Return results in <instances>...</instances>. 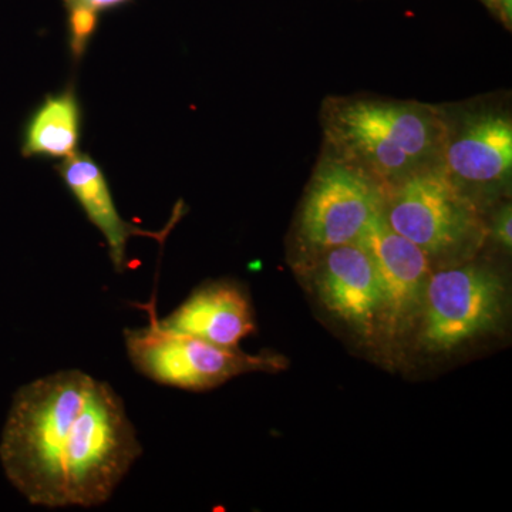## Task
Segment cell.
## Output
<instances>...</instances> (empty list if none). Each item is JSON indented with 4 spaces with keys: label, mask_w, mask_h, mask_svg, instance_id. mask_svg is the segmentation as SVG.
Wrapping results in <instances>:
<instances>
[{
    "label": "cell",
    "mask_w": 512,
    "mask_h": 512,
    "mask_svg": "<svg viewBox=\"0 0 512 512\" xmlns=\"http://www.w3.org/2000/svg\"><path fill=\"white\" fill-rule=\"evenodd\" d=\"M141 454L123 399L82 370L20 387L0 441L10 483L46 508L107 503Z\"/></svg>",
    "instance_id": "1"
},
{
    "label": "cell",
    "mask_w": 512,
    "mask_h": 512,
    "mask_svg": "<svg viewBox=\"0 0 512 512\" xmlns=\"http://www.w3.org/2000/svg\"><path fill=\"white\" fill-rule=\"evenodd\" d=\"M447 127L439 110L426 104L357 99L329 106L325 131L336 156L387 188L439 163Z\"/></svg>",
    "instance_id": "2"
},
{
    "label": "cell",
    "mask_w": 512,
    "mask_h": 512,
    "mask_svg": "<svg viewBox=\"0 0 512 512\" xmlns=\"http://www.w3.org/2000/svg\"><path fill=\"white\" fill-rule=\"evenodd\" d=\"M382 214L430 261L476 251L488 234L480 208L450 180L440 161L384 188Z\"/></svg>",
    "instance_id": "3"
},
{
    "label": "cell",
    "mask_w": 512,
    "mask_h": 512,
    "mask_svg": "<svg viewBox=\"0 0 512 512\" xmlns=\"http://www.w3.org/2000/svg\"><path fill=\"white\" fill-rule=\"evenodd\" d=\"M141 308L150 322L146 328L124 330V340L131 365L153 382L204 392L247 373L285 369L284 357L249 355L164 328L157 316L156 296Z\"/></svg>",
    "instance_id": "4"
},
{
    "label": "cell",
    "mask_w": 512,
    "mask_h": 512,
    "mask_svg": "<svg viewBox=\"0 0 512 512\" xmlns=\"http://www.w3.org/2000/svg\"><path fill=\"white\" fill-rule=\"evenodd\" d=\"M384 188L362 168L330 157L319 164L303 200L298 241L309 256L355 244L382 214Z\"/></svg>",
    "instance_id": "5"
},
{
    "label": "cell",
    "mask_w": 512,
    "mask_h": 512,
    "mask_svg": "<svg viewBox=\"0 0 512 512\" xmlns=\"http://www.w3.org/2000/svg\"><path fill=\"white\" fill-rule=\"evenodd\" d=\"M505 286L481 265L431 272L420 309V342L430 352H451L495 329L504 312Z\"/></svg>",
    "instance_id": "6"
},
{
    "label": "cell",
    "mask_w": 512,
    "mask_h": 512,
    "mask_svg": "<svg viewBox=\"0 0 512 512\" xmlns=\"http://www.w3.org/2000/svg\"><path fill=\"white\" fill-rule=\"evenodd\" d=\"M357 244L372 258L379 278L382 293L379 333L389 342H396L419 319L431 274L430 258L393 231L383 214L377 215Z\"/></svg>",
    "instance_id": "7"
},
{
    "label": "cell",
    "mask_w": 512,
    "mask_h": 512,
    "mask_svg": "<svg viewBox=\"0 0 512 512\" xmlns=\"http://www.w3.org/2000/svg\"><path fill=\"white\" fill-rule=\"evenodd\" d=\"M440 163L450 180L480 208L483 198L510 184L512 124L495 111L468 116L451 131L447 128Z\"/></svg>",
    "instance_id": "8"
},
{
    "label": "cell",
    "mask_w": 512,
    "mask_h": 512,
    "mask_svg": "<svg viewBox=\"0 0 512 512\" xmlns=\"http://www.w3.org/2000/svg\"><path fill=\"white\" fill-rule=\"evenodd\" d=\"M313 261V286L322 305L357 335L366 339L376 336L382 293L366 249L355 242L328 249Z\"/></svg>",
    "instance_id": "9"
},
{
    "label": "cell",
    "mask_w": 512,
    "mask_h": 512,
    "mask_svg": "<svg viewBox=\"0 0 512 512\" xmlns=\"http://www.w3.org/2000/svg\"><path fill=\"white\" fill-rule=\"evenodd\" d=\"M160 323L164 328L227 349H238L239 343L256 330L248 292L234 281H214L198 286L177 309L160 319Z\"/></svg>",
    "instance_id": "10"
},
{
    "label": "cell",
    "mask_w": 512,
    "mask_h": 512,
    "mask_svg": "<svg viewBox=\"0 0 512 512\" xmlns=\"http://www.w3.org/2000/svg\"><path fill=\"white\" fill-rule=\"evenodd\" d=\"M67 190L72 192L80 207L106 239L111 262L117 272L127 265V245L131 237H151L163 242L165 232H148L128 224L121 218L116 202L111 195L106 175L99 164L87 156L76 153L64 158L57 167Z\"/></svg>",
    "instance_id": "11"
},
{
    "label": "cell",
    "mask_w": 512,
    "mask_h": 512,
    "mask_svg": "<svg viewBox=\"0 0 512 512\" xmlns=\"http://www.w3.org/2000/svg\"><path fill=\"white\" fill-rule=\"evenodd\" d=\"M80 131L82 109L73 90L47 96L26 127L23 154L64 160L77 153Z\"/></svg>",
    "instance_id": "12"
},
{
    "label": "cell",
    "mask_w": 512,
    "mask_h": 512,
    "mask_svg": "<svg viewBox=\"0 0 512 512\" xmlns=\"http://www.w3.org/2000/svg\"><path fill=\"white\" fill-rule=\"evenodd\" d=\"M488 234L494 238L505 251H511L512 247V210L510 204H505L495 214L493 225L488 229Z\"/></svg>",
    "instance_id": "13"
},
{
    "label": "cell",
    "mask_w": 512,
    "mask_h": 512,
    "mask_svg": "<svg viewBox=\"0 0 512 512\" xmlns=\"http://www.w3.org/2000/svg\"><path fill=\"white\" fill-rule=\"evenodd\" d=\"M69 9H83L93 15L99 16L103 10L116 8L127 0H64Z\"/></svg>",
    "instance_id": "14"
},
{
    "label": "cell",
    "mask_w": 512,
    "mask_h": 512,
    "mask_svg": "<svg viewBox=\"0 0 512 512\" xmlns=\"http://www.w3.org/2000/svg\"><path fill=\"white\" fill-rule=\"evenodd\" d=\"M485 2L503 9L505 18L511 19V0H485Z\"/></svg>",
    "instance_id": "15"
}]
</instances>
